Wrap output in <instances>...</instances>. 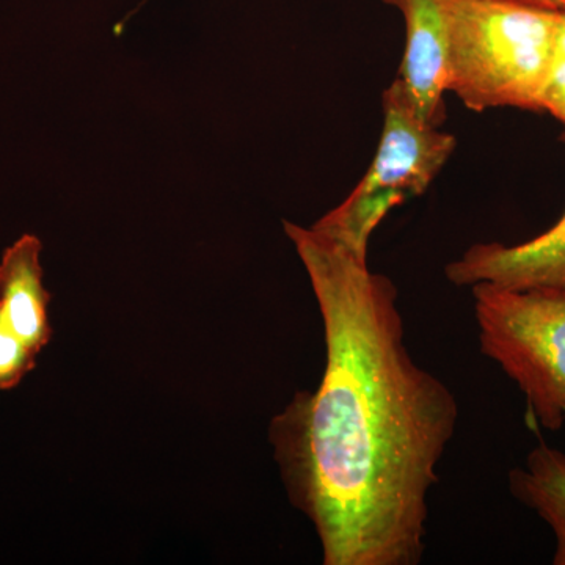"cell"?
Masks as SVG:
<instances>
[{"mask_svg":"<svg viewBox=\"0 0 565 565\" xmlns=\"http://www.w3.org/2000/svg\"><path fill=\"white\" fill-rule=\"evenodd\" d=\"M282 226L326 340L321 384L270 423L289 500L315 526L323 565H418L459 424L455 393L415 362L396 286L371 270L367 248L316 223Z\"/></svg>","mask_w":565,"mask_h":565,"instance_id":"cell-1","label":"cell"},{"mask_svg":"<svg viewBox=\"0 0 565 565\" xmlns=\"http://www.w3.org/2000/svg\"><path fill=\"white\" fill-rule=\"evenodd\" d=\"M559 13L522 0H446L448 92L473 111H541Z\"/></svg>","mask_w":565,"mask_h":565,"instance_id":"cell-2","label":"cell"},{"mask_svg":"<svg viewBox=\"0 0 565 565\" xmlns=\"http://www.w3.org/2000/svg\"><path fill=\"white\" fill-rule=\"evenodd\" d=\"M479 349L525 396L542 429L565 423V297L475 285Z\"/></svg>","mask_w":565,"mask_h":565,"instance_id":"cell-3","label":"cell"},{"mask_svg":"<svg viewBox=\"0 0 565 565\" xmlns=\"http://www.w3.org/2000/svg\"><path fill=\"white\" fill-rule=\"evenodd\" d=\"M456 150V137L419 117L403 82L384 93V129L370 169L340 206L316 225L359 247L393 207L430 188Z\"/></svg>","mask_w":565,"mask_h":565,"instance_id":"cell-4","label":"cell"},{"mask_svg":"<svg viewBox=\"0 0 565 565\" xmlns=\"http://www.w3.org/2000/svg\"><path fill=\"white\" fill-rule=\"evenodd\" d=\"M445 275L459 288L487 282L512 291L565 297V212L556 225L526 243L471 245L445 267Z\"/></svg>","mask_w":565,"mask_h":565,"instance_id":"cell-5","label":"cell"},{"mask_svg":"<svg viewBox=\"0 0 565 565\" xmlns=\"http://www.w3.org/2000/svg\"><path fill=\"white\" fill-rule=\"evenodd\" d=\"M405 21V51L399 76L416 111L441 126L448 93V18L446 0H385Z\"/></svg>","mask_w":565,"mask_h":565,"instance_id":"cell-6","label":"cell"},{"mask_svg":"<svg viewBox=\"0 0 565 565\" xmlns=\"http://www.w3.org/2000/svg\"><path fill=\"white\" fill-rule=\"evenodd\" d=\"M43 244L35 234H22L0 258V311L14 333L33 352L51 343V294L41 267Z\"/></svg>","mask_w":565,"mask_h":565,"instance_id":"cell-7","label":"cell"},{"mask_svg":"<svg viewBox=\"0 0 565 565\" xmlns=\"http://www.w3.org/2000/svg\"><path fill=\"white\" fill-rule=\"evenodd\" d=\"M508 486L514 500L533 511L555 537L553 565H565V452L545 441L512 468Z\"/></svg>","mask_w":565,"mask_h":565,"instance_id":"cell-8","label":"cell"},{"mask_svg":"<svg viewBox=\"0 0 565 565\" xmlns=\"http://www.w3.org/2000/svg\"><path fill=\"white\" fill-rule=\"evenodd\" d=\"M36 356L24 341L11 330L0 311V392H10L24 381L36 366Z\"/></svg>","mask_w":565,"mask_h":565,"instance_id":"cell-9","label":"cell"},{"mask_svg":"<svg viewBox=\"0 0 565 565\" xmlns=\"http://www.w3.org/2000/svg\"><path fill=\"white\" fill-rule=\"evenodd\" d=\"M541 111L552 115L565 128V0L561 7L555 47L542 90Z\"/></svg>","mask_w":565,"mask_h":565,"instance_id":"cell-10","label":"cell"},{"mask_svg":"<svg viewBox=\"0 0 565 565\" xmlns=\"http://www.w3.org/2000/svg\"><path fill=\"white\" fill-rule=\"evenodd\" d=\"M522 2L534 3V6L546 7V9H561L563 0H522Z\"/></svg>","mask_w":565,"mask_h":565,"instance_id":"cell-11","label":"cell"}]
</instances>
